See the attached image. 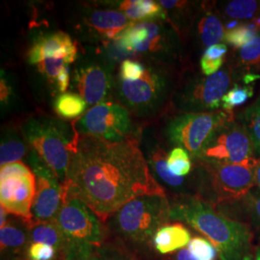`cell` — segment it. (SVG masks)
<instances>
[{
	"label": "cell",
	"mask_w": 260,
	"mask_h": 260,
	"mask_svg": "<svg viewBox=\"0 0 260 260\" xmlns=\"http://www.w3.org/2000/svg\"><path fill=\"white\" fill-rule=\"evenodd\" d=\"M151 194L166 193L134 137L110 142L79 134L66 197L81 200L104 222L133 199Z\"/></svg>",
	"instance_id": "1"
},
{
	"label": "cell",
	"mask_w": 260,
	"mask_h": 260,
	"mask_svg": "<svg viewBox=\"0 0 260 260\" xmlns=\"http://www.w3.org/2000/svg\"><path fill=\"white\" fill-rule=\"evenodd\" d=\"M171 204V221L184 223L211 242L221 260H245L252 255L253 233L247 223L221 213L194 196H179Z\"/></svg>",
	"instance_id": "2"
},
{
	"label": "cell",
	"mask_w": 260,
	"mask_h": 260,
	"mask_svg": "<svg viewBox=\"0 0 260 260\" xmlns=\"http://www.w3.org/2000/svg\"><path fill=\"white\" fill-rule=\"evenodd\" d=\"M24 133L38 157L53 173L65 192L79 140L75 126L71 132L63 121L36 118L27 121Z\"/></svg>",
	"instance_id": "3"
},
{
	"label": "cell",
	"mask_w": 260,
	"mask_h": 260,
	"mask_svg": "<svg viewBox=\"0 0 260 260\" xmlns=\"http://www.w3.org/2000/svg\"><path fill=\"white\" fill-rule=\"evenodd\" d=\"M171 204L166 194L137 197L113 215V231L121 241L137 250L150 246L158 230L171 221ZM153 250V249H152Z\"/></svg>",
	"instance_id": "4"
},
{
	"label": "cell",
	"mask_w": 260,
	"mask_h": 260,
	"mask_svg": "<svg viewBox=\"0 0 260 260\" xmlns=\"http://www.w3.org/2000/svg\"><path fill=\"white\" fill-rule=\"evenodd\" d=\"M258 158L241 164H214L196 161V194L213 206L240 200L255 187Z\"/></svg>",
	"instance_id": "5"
},
{
	"label": "cell",
	"mask_w": 260,
	"mask_h": 260,
	"mask_svg": "<svg viewBox=\"0 0 260 260\" xmlns=\"http://www.w3.org/2000/svg\"><path fill=\"white\" fill-rule=\"evenodd\" d=\"M55 221L65 238L64 260H89L104 244L103 222L77 198L66 197Z\"/></svg>",
	"instance_id": "6"
},
{
	"label": "cell",
	"mask_w": 260,
	"mask_h": 260,
	"mask_svg": "<svg viewBox=\"0 0 260 260\" xmlns=\"http://www.w3.org/2000/svg\"><path fill=\"white\" fill-rule=\"evenodd\" d=\"M234 116L233 113H182L168 122V139L198 159L219 129Z\"/></svg>",
	"instance_id": "7"
},
{
	"label": "cell",
	"mask_w": 260,
	"mask_h": 260,
	"mask_svg": "<svg viewBox=\"0 0 260 260\" xmlns=\"http://www.w3.org/2000/svg\"><path fill=\"white\" fill-rule=\"evenodd\" d=\"M234 84L233 70L228 62L210 76H197L181 89L177 96V107L183 113H212L222 106L225 93Z\"/></svg>",
	"instance_id": "8"
},
{
	"label": "cell",
	"mask_w": 260,
	"mask_h": 260,
	"mask_svg": "<svg viewBox=\"0 0 260 260\" xmlns=\"http://www.w3.org/2000/svg\"><path fill=\"white\" fill-rule=\"evenodd\" d=\"M257 156L253 142L235 115L217 132L195 161L214 164H241Z\"/></svg>",
	"instance_id": "9"
},
{
	"label": "cell",
	"mask_w": 260,
	"mask_h": 260,
	"mask_svg": "<svg viewBox=\"0 0 260 260\" xmlns=\"http://www.w3.org/2000/svg\"><path fill=\"white\" fill-rule=\"evenodd\" d=\"M75 128L81 135L120 142L125 139L130 128L131 120L127 110L119 104L103 103L94 105L79 119Z\"/></svg>",
	"instance_id": "10"
},
{
	"label": "cell",
	"mask_w": 260,
	"mask_h": 260,
	"mask_svg": "<svg viewBox=\"0 0 260 260\" xmlns=\"http://www.w3.org/2000/svg\"><path fill=\"white\" fill-rule=\"evenodd\" d=\"M30 163L36 177V193L32 205V222L55 221L65 201V192L53 173L34 152ZM31 222V223H32Z\"/></svg>",
	"instance_id": "11"
},
{
	"label": "cell",
	"mask_w": 260,
	"mask_h": 260,
	"mask_svg": "<svg viewBox=\"0 0 260 260\" xmlns=\"http://www.w3.org/2000/svg\"><path fill=\"white\" fill-rule=\"evenodd\" d=\"M115 41L126 52H177V37L155 21L132 23Z\"/></svg>",
	"instance_id": "12"
},
{
	"label": "cell",
	"mask_w": 260,
	"mask_h": 260,
	"mask_svg": "<svg viewBox=\"0 0 260 260\" xmlns=\"http://www.w3.org/2000/svg\"><path fill=\"white\" fill-rule=\"evenodd\" d=\"M169 85L170 81L166 74L148 67L139 80L121 81L120 94L122 102L133 109L152 110L166 99Z\"/></svg>",
	"instance_id": "13"
},
{
	"label": "cell",
	"mask_w": 260,
	"mask_h": 260,
	"mask_svg": "<svg viewBox=\"0 0 260 260\" xmlns=\"http://www.w3.org/2000/svg\"><path fill=\"white\" fill-rule=\"evenodd\" d=\"M35 193L36 177L34 173L0 180L1 206L8 213L22 219L27 224L33 220L32 205Z\"/></svg>",
	"instance_id": "14"
},
{
	"label": "cell",
	"mask_w": 260,
	"mask_h": 260,
	"mask_svg": "<svg viewBox=\"0 0 260 260\" xmlns=\"http://www.w3.org/2000/svg\"><path fill=\"white\" fill-rule=\"evenodd\" d=\"M75 86L87 104L98 105L107 99L111 90V74L102 64L84 63L75 70Z\"/></svg>",
	"instance_id": "15"
},
{
	"label": "cell",
	"mask_w": 260,
	"mask_h": 260,
	"mask_svg": "<svg viewBox=\"0 0 260 260\" xmlns=\"http://www.w3.org/2000/svg\"><path fill=\"white\" fill-rule=\"evenodd\" d=\"M76 58V44L62 31L36 38L27 53L28 63L31 65H38L47 59H64L72 64Z\"/></svg>",
	"instance_id": "16"
},
{
	"label": "cell",
	"mask_w": 260,
	"mask_h": 260,
	"mask_svg": "<svg viewBox=\"0 0 260 260\" xmlns=\"http://www.w3.org/2000/svg\"><path fill=\"white\" fill-rule=\"evenodd\" d=\"M216 208L226 217L247 223L260 241V190L253 187L240 200L224 203Z\"/></svg>",
	"instance_id": "17"
},
{
	"label": "cell",
	"mask_w": 260,
	"mask_h": 260,
	"mask_svg": "<svg viewBox=\"0 0 260 260\" xmlns=\"http://www.w3.org/2000/svg\"><path fill=\"white\" fill-rule=\"evenodd\" d=\"M192 233L184 223H167L161 226L152 240V249L160 255H171L188 247Z\"/></svg>",
	"instance_id": "18"
},
{
	"label": "cell",
	"mask_w": 260,
	"mask_h": 260,
	"mask_svg": "<svg viewBox=\"0 0 260 260\" xmlns=\"http://www.w3.org/2000/svg\"><path fill=\"white\" fill-rule=\"evenodd\" d=\"M233 70L234 83H240L248 75L260 74V33L246 46L233 49V55L226 61Z\"/></svg>",
	"instance_id": "19"
},
{
	"label": "cell",
	"mask_w": 260,
	"mask_h": 260,
	"mask_svg": "<svg viewBox=\"0 0 260 260\" xmlns=\"http://www.w3.org/2000/svg\"><path fill=\"white\" fill-rule=\"evenodd\" d=\"M86 21L98 36L108 40H116L132 24L123 13L108 10L93 12Z\"/></svg>",
	"instance_id": "20"
},
{
	"label": "cell",
	"mask_w": 260,
	"mask_h": 260,
	"mask_svg": "<svg viewBox=\"0 0 260 260\" xmlns=\"http://www.w3.org/2000/svg\"><path fill=\"white\" fill-rule=\"evenodd\" d=\"M167 152L157 147L153 149L149 155V168L151 169V173L154 177L159 178L164 184L170 187L173 191H176L180 196H192L188 191V184H190V180L185 177H179L173 175L167 166ZM158 181V180H157Z\"/></svg>",
	"instance_id": "21"
},
{
	"label": "cell",
	"mask_w": 260,
	"mask_h": 260,
	"mask_svg": "<svg viewBox=\"0 0 260 260\" xmlns=\"http://www.w3.org/2000/svg\"><path fill=\"white\" fill-rule=\"evenodd\" d=\"M224 33V24L220 17L211 10L203 11L196 25V35L200 44L205 47V49L216 44H220V42L223 41Z\"/></svg>",
	"instance_id": "22"
},
{
	"label": "cell",
	"mask_w": 260,
	"mask_h": 260,
	"mask_svg": "<svg viewBox=\"0 0 260 260\" xmlns=\"http://www.w3.org/2000/svg\"><path fill=\"white\" fill-rule=\"evenodd\" d=\"M28 243L29 229L26 231L19 224L11 221L0 228L1 252L10 256V260L16 259V255L24 253Z\"/></svg>",
	"instance_id": "23"
},
{
	"label": "cell",
	"mask_w": 260,
	"mask_h": 260,
	"mask_svg": "<svg viewBox=\"0 0 260 260\" xmlns=\"http://www.w3.org/2000/svg\"><path fill=\"white\" fill-rule=\"evenodd\" d=\"M120 10L127 19L140 22L167 19L164 8L152 0H125L120 3Z\"/></svg>",
	"instance_id": "24"
},
{
	"label": "cell",
	"mask_w": 260,
	"mask_h": 260,
	"mask_svg": "<svg viewBox=\"0 0 260 260\" xmlns=\"http://www.w3.org/2000/svg\"><path fill=\"white\" fill-rule=\"evenodd\" d=\"M29 243H42L55 248L60 256L65 247V238L56 221L32 222L28 224Z\"/></svg>",
	"instance_id": "25"
},
{
	"label": "cell",
	"mask_w": 260,
	"mask_h": 260,
	"mask_svg": "<svg viewBox=\"0 0 260 260\" xmlns=\"http://www.w3.org/2000/svg\"><path fill=\"white\" fill-rule=\"evenodd\" d=\"M223 19L239 22H250L260 15V1L232 0L222 3Z\"/></svg>",
	"instance_id": "26"
},
{
	"label": "cell",
	"mask_w": 260,
	"mask_h": 260,
	"mask_svg": "<svg viewBox=\"0 0 260 260\" xmlns=\"http://www.w3.org/2000/svg\"><path fill=\"white\" fill-rule=\"evenodd\" d=\"M235 119L250 134L257 156H260V92L248 106L235 114Z\"/></svg>",
	"instance_id": "27"
},
{
	"label": "cell",
	"mask_w": 260,
	"mask_h": 260,
	"mask_svg": "<svg viewBox=\"0 0 260 260\" xmlns=\"http://www.w3.org/2000/svg\"><path fill=\"white\" fill-rule=\"evenodd\" d=\"M87 103L83 98L75 93H65L56 99L54 108L57 114L66 120H72L80 116L86 109Z\"/></svg>",
	"instance_id": "28"
},
{
	"label": "cell",
	"mask_w": 260,
	"mask_h": 260,
	"mask_svg": "<svg viewBox=\"0 0 260 260\" xmlns=\"http://www.w3.org/2000/svg\"><path fill=\"white\" fill-rule=\"evenodd\" d=\"M254 94L253 85H242L234 83L231 89L225 93L222 100V109L228 113H233L236 107H239L247 103Z\"/></svg>",
	"instance_id": "29"
},
{
	"label": "cell",
	"mask_w": 260,
	"mask_h": 260,
	"mask_svg": "<svg viewBox=\"0 0 260 260\" xmlns=\"http://www.w3.org/2000/svg\"><path fill=\"white\" fill-rule=\"evenodd\" d=\"M169 171L179 177H186L193 172V162L190 153L180 147H176L168 154Z\"/></svg>",
	"instance_id": "30"
},
{
	"label": "cell",
	"mask_w": 260,
	"mask_h": 260,
	"mask_svg": "<svg viewBox=\"0 0 260 260\" xmlns=\"http://www.w3.org/2000/svg\"><path fill=\"white\" fill-rule=\"evenodd\" d=\"M257 34L258 32L251 22H242L237 27L225 31L223 42L233 49H239L250 43Z\"/></svg>",
	"instance_id": "31"
},
{
	"label": "cell",
	"mask_w": 260,
	"mask_h": 260,
	"mask_svg": "<svg viewBox=\"0 0 260 260\" xmlns=\"http://www.w3.org/2000/svg\"><path fill=\"white\" fill-rule=\"evenodd\" d=\"M26 153L25 145L19 139L9 138L2 141L0 148V165L4 167L8 164L19 162Z\"/></svg>",
	"instance_id": "32"
},
{
	"label": "cell",
	"mask_w": 260,
	"mask_h": 260,
	"mask_svg": "<svg viewBox=\"0 0 260 260\" xmlns=\"http://www.w3.org/2000/svg\"><path fill=\"white\" fill-rule=\"evenodd\" d=\"M187 248L198 260H221L213 244L204 236L193 237Z\"/></svg>",
	"instance_id": "33"
},
{
	"label": "cell",
	"mask_w": 260,
	"mask_h": 260,
	"mask_svg": "<svg viewBox=\"0 0 260 260\" xmlns=\"http://www.w3.org/2000/svg\"><path fill=\"white\" fill-rule=\"evenodd\" d=\"M89 260H135L129 252L118 245L103 244Z\"/></svg>",
	"instance_id": "34"
},
{
	"label": "cell",
	"mask_w": 260,
	"mask_h": 260,
	"mask_svg": "<svg viewBox=\"0 0 260 260\" xmlns=\"http://www.w3.org/2000/svg\"><path fill=\"white\" fill-rule=\"evenodd\" d=\"M25 260H56L60 257L55 248L42 243H28L24 251Z\"/></svg>",
	"instance_id": "35"
},
{
	"label": "cell",
	"mask_w": 260,
	"mask_h": 260,
	"mask_svg": "<svg viewBox=\"0 0 260 260\" xmlns=\"http://www.w3.org/2000/svg\"><path fill=\"white\" fill-rule=\"evenodd\" d=\"M146 73V68L133 60H124L121 63L120 70V78L121 81L133 82L141 79Z\"/></svg>",
	"instance_id": "36"
},
{
	"label": "cell",
	"mask_w": 260,
	"mask_h": 260,
	"mask_svg": "<svg viewBox=\"0 0 260 260\" xmlns=\"http://www.w3.org/2000/svg\"><path fill=\"white\" fill-rule=\"evenodd\" d=\"M70 64L64 59H47L37 65L39 72L49 80H57L61 71Z\"/></svg>",
	"instance_id": "37"
},
{
	"label": "cell",
	"mask_w": 260,
	"mask_h": 260,
	"mask_svg": "<svg viewBox=\"0 0 260 260\" xmlns=\"http://www.w3.org/2000/svg\"><path fill=\"white\" fill-rule=\"evenodd\" d=\"M32 174L31 170L26 167L21 162H16L8 164L4 167H1L0 171V180L9 178V177H23Z\"/></svg>",
	"instance_id": "38"
},
{
	"label": "cell",
	"mask_w": 260,
	"mask_h": 260,
	"mask_svg": "<svg viewBox=\"0 0 260 260\" xmlns=\"http://www.w3.org/2000/svg\"><path fill=\"white\" fill-rule=\"evenodd\" d=\"M224 60H213V59H208L202 56L200 64H201V70L202 73L205 76H210V75H215L218 72L222 70L223 65H224Z\"/></svg>",
	"instance_id": "39"
},
{
	"label": "cell",
	"mask_w": 260,
	"mask_h": 260,
	"mask_svg": "<svg viewBox=\"0 0 260 260\" xmlns=\"http://www.w3.org/2000/svg\"><path fill=\"white\" fill-rule=\"evenodd\" d=\"M229 48L225 44L220 43L216 44L211 47H207L204 52L203 56L208 59L213 60H224V56L228 54Z\"/></svg>",
	"instance_id": "40"
},
{
	"label": "cell",
	"mask_w": 260,
	"mask_h": 260,
	"mask_svg": "<svg viewBox=\"0 0 260 260\" xmlns=\"http://www.w3.org/2000/svg\"><path fill=\"white\" fill-rule=\"evenodd\" d=\"M69 84H70V68L69 66H67L61 71L60 75L57 77L56 85H57L58 91L61 93H64L67 91Z\"/></svg>",
	"instance_id": "41"
},
{
	"label": "cell",
	"mask_w": 260,
	"mask_h": 260,
	"mask_svg": "<svg viewBox=\"0 0 260 260\" xmlns=\"http://www.w3.org/2000/svg\"><path fill=\"white\" fill-rule=\"evenodd\" d=\"M165 260H198L192 255V253L189 251L188 248H185L181 251L175 252L171 255L166 256Z\"/></svg>",
	"instance_id": "42"
},
{
	"label": "cell",
	"mask_w": 260,
	"mask_h": 260,
	"mask_svg": "<svg viewBox=\"0 0 260 260\" xmlns=\"http://www.w3.org/2000/svg\"><path fill=\"white\" fill-rule=\"evenodd\" d=\"M12 93V90L8 83L7 80L3 78V75L1 77V103H6L9 100L10 95Z\"/></svg>",
	"instance_id": "43"
},
{
	"label": "cell",
	"mask_w": 260,
	"mask_h": 260,
	"mask_svg": "<svg viewBox=\"0 0 260 260\" xmlns=\"http://www.w3.org/2000/svg\"><path fill=\"white\" fill-rule=\"evenodd\" d=\"M255 187L260 190V156L257 160V164L255 167V176H254Z\"/></svg>",
	"instance_id": "44"
},
{
	"label": "cell",
	"mask_w": 260,
	"mask_h": 260,
	"mask_svg": "<svg viewBox=\"0 0 260 260\" xmlns=\"http://www.w3.org/2000/svg\"><path fill=\"white\" fill-rule=\"evenodd\" d=\"M7 215H8V212L1 206V208H0V228L1 226H3L5 223L8 222V219H7Z\"/></svg>",
	"instance_id": "45"
},
{
	"label": "cell",
	"mask_w": 260,
	"mask_h": 260,
	"mask_svg": "<svg viewBox=\"0 0 260 260\" xmlns=\"http://www.w3.org/2000/svg\"><path fill=\"white\" fill-rule=\"evenodd\" d=\"M245 260H260V246L255 247L252 255L250 256V257H248V258H246Z\"/></svg>",
	"instance_id": "46"
},
{
	"label": "cell",
	"mask_w": 260,
	"mask_h": 260,
	"mask_svg": "<svg viewBox=\"0 0 260 260\" xmlns=\"http://www.w3.org/2000/svg\"><path fill=\"white\" fill-rule=\"evenodd\" d=\"M250 22L253 25V27L255 28V30H256L258 33H260V15L258 17H256L255 19H252Z\"/></svg>",
	"instance_id": "47"
},
{
	"label": "cell",
	"mask_w": 260,
	"mask_h": 260,
	"mask_svg": "<svg viewBox=\"0 0 260 260\" xmlns=\"http://www.w3.org/2000/svg\"><path fill=\"white\" fill-rule=\"evenodd\" d=\"M56 260H64L63 259V258H62V257H61V256H60V257H58V258H57V259Z\"/></svg>",
	"instance_id": "48"
},
{
	"label": "cell",
	"mask_w": 260,
	"mask_h": 260,
	"mask_svg": "<svg viewBox=\"0 0 260 260\" xmlns=\"http://www.w3.org/2000/svg\"><path fill=\"white\" fill-rule=\"evenodd\" d=\"M13 260H17V259H13Z\"/></svg>",
	"instance_id": "49"
}]
</instances>
